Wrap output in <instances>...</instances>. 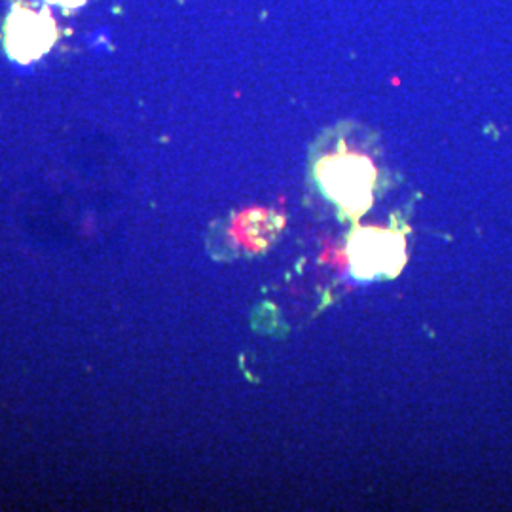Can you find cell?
Listing matches in <instances>:
<instances>
[{
	"instance_id": "cell-1",
	"label": "cell",
	"mask_w": 512,
	"mask_h": 512,
	"mask_svg": "<svg viewBox=\"0 0 512 512\" xmlns=\"http://www.w3.org/2000/svg\"><path fill=\"white\" fill-rule=\"evenodd\" d=\"M315 175L325 196L336 203L344 215L359 219L370 209L378 173L363 154L342 148L325 156L315 167Z\"/></svg>"
},
{
	"instance_id": "cell-4",
	"label": "cell",
	"mask_w": 512,
	"mask_h": 512,
	"mask_svg": "<svg viewBox=\"0 0 512 512\" xmlns=\"http://www.w3.org/2000/svg\"><path fill=\"white\" fill-rule=\"evenodd\" d=\"M243 239L247 241V245L255 247V249H262L266 247L275 234H277V217L266 213V211H253L243 215Z\"/></svg>"
},
{
	"instance_id": "cell-5",
	"label": "cell",
	"mask_w": 512,
	"mask_h": 512,
	"mask_svg": "<svg viewBox=\"0 0 512 512\" xmlns=\"http://www.w3.org/2000/svg\"><path fill=\"white\" fill-rule=\"evenodd\" d=\"M46 2L57 4V6H61V8H78V6L84 4L86 0H46Z\"/></svg>"
},
{
	"instance_id": "cell-2",
	"label": "cell",
	"mask_w": 512,
	"mask_h": 512,
	"mask_svg": "<svg viewBox=\"0 0 512 512\" xmlns=\"http://www.w3.org/2000/svg\"><path fill=\"white\" fill-rule=\"evenodd\" d=\"M349 266L359 279H391L406 264V239L397 230L357 228L349 238Z\"/></svg>"
},
{
	"instance_id": "cell-3",
	"label": "cell",
	"mask_w": 512,
	"mask_h": 512,
	"mask_svg": "<svg viewBox=\"0 0 512 512\" xmlns=\"http://www.w3.org/2000/svg\"><path fill=\"white\" fill-rule=\"evenodd\" d=\"M4 31L8 54L21 63L37 61L57 40V27L50 14L25 6L14 8Z\"/></svg>"
}]
</instances>
